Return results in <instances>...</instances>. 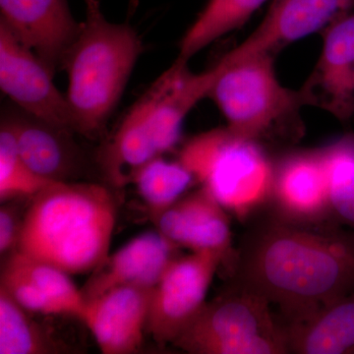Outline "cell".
Listing matches in <instances>:
<instances>
[{"label": "cell", "instance_id": "25", "mask_svg": "<svg viewBox=\"0 0 354 354\" xmlns=\"http://www.w3.org/2000/svg\"><path fill=\"white\" fill-rule=\"evenodd\" d=\"M21 223L16 215L15 209L11 207L0 209V253L1 255L17 247L19 239Z\"/></svg>", "mask_w": 354, "mask_h": 354}, {"label": "cell", "instance_id": "5", "mask_svg": "<svg viewBox=\"0 0 354 354\" xmlns=\"http://www.w3.org/2000/svg\"><path fill=\"white\" fill-rule=\"evenodd\" d=\"M178 160L237 220H248L269 205L274 162L258 142L218 128L187 142Z\"/></svg>", "mask_w": 354, "mask_h": 354}, {"label": "cell", "instance_id": "18", "mask_svg": "<svg viewBox=\"0 0 354 354\" xmlns=\"http://www.w3.org/2000/svg\"><path fill=\"white\" fill-rule=\"evenodd\" d=\"M188 62L176 58L174 64L153 82L156 102L151 124L160 156L178 144L184 120L198 102L208 97L220 73L218 64L207 71L195 73L191 71Z\"/></svg>", "mask_w": 354, "mask_h": 354}, {"label": "cell", "instance_id": "12", "mask_svg": "<svg viewBox=\"0 0 354 354\" xmlns=\"http://www.w3.org/2000/svg\"><path fill=\"white\" fill-rule=\"evenodd\" d=\"M2 23L53 72L80 32L68 0H0Z\"/></svg>", "mask_w": 354, "mask_h": 354}, {"label": "cell", "instance_id": "11", "mask_svg": "<svg viewBox=\"0 0 354 354\" xmlns=\"http://www.w3.org/2000/svg\"><path fill=\"white\" fill-rule=\"evenodd\" d=\"M354 0H274L264 19L221 60L232 64L255 55L276 57L290 44L323 31Z\"/></svg>", "mask_w": 354, "mask_h": 354}, {"label": "cell", "instance_id": "1", "mask_svg": "<svg viewBox=\"0 0 354 354\" xmlns=\"http://www.w3.org/2000/svg\"><path fill=\"white\" fill-rule=\"evenodd\" d=\"M230 277L276 305L286 323L304 320L354 292V232L299 227L268 211L242 236Z\"/></svg>", "mask_w": 354, "mask_h": 354}, {"label": "cell", "instance_id": "21", "mask_svg": "<svg viewBox=\"0 0 354 354\" xmlns=\"http://www.w3.org/2000/svg\"><path fill=\"white\" fill-rule=\"evenodd\" d=\"M130 179L155 220L178 201L192 183H196L180 160L169 162L162 156L135 169Z\"/></svg>", "mask_w": 354, "mask_h": 354}, {"label": "cell", "instance_id": "16", "mask_svg": "<svg viewBox=\"0 0 354 354\" xmlns=\"http://www.w3.org/2000/svg\"><path fill=\"white\" fill-rule=\"evenodd\" d=\"M178 246L160 232H147L128 241L93 272L84 286L85 301L125 286L155 288L176 258Z\"/></svg>", "mask_w": 354, "mask_h": 354}, {"label": "cell", "instance_id": "15", "mask_svg": "<svg viewBox=\"0 0 354 354\" xmlns=\"http://www.w3.org/2000/svg\"><path fill=\"white\" fill-rule=\"evenodd\" d=\"M70 274L16 250L2 268L0 288L26 310L43 315H73L85 309L82 291Z\"/></svg>", "mask_w": 354, "mask_h": 354}, {"label": "cell", "instance_id": "9", "mask_svg": "<svg viewBox=\"0 0 354 354\" xmlns=\"http://www.w3.org/2000/svg\"><path fill=\"white\" fill-rule=\"evenodd\" d=\"M53 74L55 72L38 55L22 46L0 23L2 92L21 111L73 131L66 95L55 86Z\"/></svg>", "mask_w": 354, "mask_h": 354}, {"label": "cell", "instance_id": "2", "mask_svg": "<svg viewBox=\"0 0 354 354\" xmlns=\"http://www.w3.org/2000/svg\"><path fill=\"white\" fill-rule=\"evenodd\" d=\"M31 199L16 250L68 274L93 272L106 259L118 206L106 186L57 181Z\"/></svg>", "mask_w": 354, "mask_h": 354}, {"label": "cell", "instance_id": "8", "mask_svg": "<svg viewBox=\"0 0 354 354\" xmlns=\"http://www.w3.org/2000/svg\"><path fill=\"white\" fill-rule=\"evenodd\" d=\"M277 218L309 228L335 227L320 149L290 153L274 162V184L268 205Z\"/></svg>", "mask_w": 354, "mask_h": 354}, {"label": "cell", "instance_id": "10", "mask_svg": "<svg viewBox=\"0 0 354 354\" xmlns=\"http://www.w3.org/2000/svg\"><path fill=\"white\" fill-rule=\"evenodd\" d=\"M318 62L302 87L306 106L348 122L354 116V6L322 31Z\"/></svg>", "mask_w": 354, "mask_h": 354}, {"label": "cell", "instance_id": "7", "mask_svg": "<svg viewBox=\"0 0 354 354\" xmlns=\"http://www.w3.org/2000/svg\"><path fill=\"white\" fill-rule=\"evenodd\" d=\"M225 265L215 251L176 257L153 288L147 334L158 344H172L205 306L216 271Z\"/></svg>", "mask_w": 354, "mask_h": 354}, {"label": "cell", "instance_id": "4", "mask_svg": "<svg viewBox=\"0 0 354 354\" xmlns=\"http://www.w3.org/2000/svg\"><path fill=\"white\" fill-rule=\"evenodd\" d=\"M274 57L255 55L227 64L208 97L227 120V128L241 138L265 141L297 140L304 133L300 111L306 106L301 90L283 85L277 76Z\"/></svg>", "mask_w": 354, "mask_h": 354}, {"label": "cell", "instance_id": "17", "mask_svg": "<svg viewBox=\"0 0 354 354\" xmlns=\"http://www.w3.org/2000/svg\"><path fill=\"white\" fill-rule=\"evenodd\" d=\"M1 123L12 132L21 157L38 176L51 181H67L82 169V155L72 139L71 130L18 108L6 111Z\"/></svg>", "mask_w": 354, "mask_h": 354}, {"label": "cell", "instance_id": "22", "mask_svg": "<svg viewBox=\"0 0 354 354\" xmlns=\"http://www.w3.org/2000/svg\"><path fill=\"white\" fill-rule=\"evenodd\" d=\"M320 149L335 223L354 232V134Z\"/></svg>", "mask_w": 354, "mask_h": 354}, {"label": "cell", "instance_id": "13", "mask_svg": "<svg viewBox=\"0 0 354 354\" xmlns=\"http://www.w3.org/2000/svg\"><path fill=\"white\" fill-rule=\"evenodd\" d=\"M158 232L192 252L215 251L223 255L228 276L234 270L236 248L232 243L227 212L204 187L183 196L156 218Z\"/></svg>", "mask_w": 354, "mask_h": 354}, {"label": "cell", "instance_id": "24", "mask_svg": "<svg viewBox=\"0 0 354 354\" xmlns=\"http://www.w3.org/2000/svg\"><path fill=\"white\" fill-rule=\"evenodd\" d=\"M57 181L38 176L21 157L12 132L6 125L0 127V200L34 197L39 191Z\"/></svg>", "mask_w": 354, "mask_h": 354}, {"label": "cell", "instance_id": "19", "mask_svg": "<svg viewBox=\"0 0 354 354\" xmlns=\"http://www.w3.org/2000/svg\"><path fill=\"white\" fill-rule=\"evenodd\" d=\"M288 353L354 354V292L286 323Z\"/></svg>", "mask_w": 354, "mask_h": 354}, {"label": "cell", "instance_id": "14", "mask_svg": "<svg viewBox=\"0 0 354 354\" xmlns=\"http://www.w3.org/2000/svg\"><path fill=\"white\" fill-rule=\"evenodd\" d=\"M153 288L125 286L86 301L81 320L104 354H131L143 344Z\"/></svg>", "mask_w": 354, "mask_h": 354}, {"label": "cell", "instance_id": "23", "mask_svg": "<svg viewBox=\"0 0 354 354\" xmlns=\"http://www.w3.org/2000/svg\"><path fill=\"white\" fill-rule=\"evenodd\" d=\"M28 312L0 288V354L57 353V344Z\"/></svg>", "mask_w": 354, "mask_h": 354}, {"label": "cell", "instance_id": "6", "mask_svg": "<svg viewBox=\"0 0 354 354\" xmlns=\"http://www.w3.org/2000/svg\"><path fill=\"white\" fill-rule=\"evenodd\" d=\"M172 344L191 354L288 353L285 325L274 319L271 304L235 285L205 304Z\"/></svg>", "mask_w": 354, "mask_h": 354}, {"label": "cell", "instance_id": "20", "mask_svg": "<svg viewBox=\"0 0 354 354\" xmlns=\"http://www.w3.org/2000/svg\"><path fill=\"white\" fill-rule=\"evenodd\" d=\"M266 0H209L179 44V59L191 58L216 39L242 27Z\"/></svg>", "mask_w": 354, "mask_h": 354}, {"label": "cell", "instance_id": "3", "mask_svg": "<svg viewBox=\"0 0 354 354\" xmlns=\"http://www.w3.org/2000/svg\"><path fill=\"white\" fill-rule=\"evenodd\" d=\"M143 51L134 28L111 22L99 0H86L85 21L62 65L74 132L93 139L104 131Z\"/></svg>", "mask_w": 354, "mask_h": 354}]
</instances>
